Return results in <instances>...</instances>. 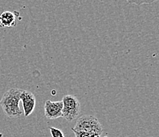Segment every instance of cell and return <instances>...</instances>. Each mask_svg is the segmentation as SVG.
I'll return each mask as SVG.
<instances>
[{
  "label": "cell",
  "instance_id": "obj_6",
  "mask_svg": "<svg viewBox=\"0 0 159 137\" xmlns=\"http://www.w3.org/2000/svg\"><path fill=\"white\" fill-rule=\"evenodd\" d=\"M0 25L2 27H13L16 25L15 16L11 11H4L0 14Z\"/></svg>",
  "mask_w": 159,
  "mask_h": 137
},
{
  "label": "cell",
  "instance_id": "obj_2",
  "mask_svg": "<svg viewBox=\"0 0 159 137\" xmlns=\"http://www.w3.org/2000/svg\"><path fill=\"white\" fill-rule=\"evenodd\" d=\"M73 132H94L102 135L103 128L98 118L92 115H83L77 120L75 126L71 128Z\"/></svg>",
  "mask_w": 159,
  "mask_h": 137
},
{
  "label": "cell",
  "instance_id": "obj_3",
  "mask_svg": "<svg viewBox=\"0 0 159 137\" xmlns=\"http://www.w3.org/2000/svg\"><path fill=\"white\" fill-rule=\"evenodd\" d=\"M62 103V116L67 121H73L80 113L81 105L79 99L74 95L67 94L63 97Z\"/></svg>",
  "mask_w": 159,
  "mask_h": 137
},
{
  "label": "cell",
  "instance_id": "obj_1",
  "mask_svg": "<svg viewBox=\"0 0 159 137\" xmlns=\"http://www.w3.org/2000/svg\"><path fill=\"white\" fill-rule=\"evenodd\" d=\"M22 90L18 88H11L3 94L0 101L2 110L7 116L11 118L19 117L22 111L19 108L20 98Z\"/></svg>",
  "mask_w": 159,
  "mask_h": 137
},
{
  "label": "cell",
  "instance_id": "obj_5",
  "mask_svg": "<svg viewBox=\"0 0 159 137\" xmlns=\"http://www.w3.org/2000/svg\"><path fill=\"white\" fill-rule=\"evenodd\" d=\"M20 101L22 103L23 109H24L25 116H30L34 111L36 106V98L33 93L27 90H22L20 98Z\"/></svg>",
  "mask_w": 159,
  "mask_h": 137
},
{
  "label": "cell",
  "instance_id": "obj_8",
  "mask_svg": "<svg viewBox=\"0 0 159 137\" xmlns=\"http://www.w3.org/2000/svg\"><path fill=\"white\" fill-rule=\"evenodd\" d=\"M49 130L52 137H65L63 132L60 129H58L54 127H49Z\"/></svg>",
  "mask_w": 159,
  "mask_h": 137
},
{
  "label": "cell",
  "instance_id": "obj_4",
  "mask_svg": "<svg viewBox=\"0 0 159 137\" xmlns=\"http://www.w3.org/2000/svg\"><path fill=\"white\" fill-rule=\"evenodd\" d=\"M63 103L60 102H52L47 100L44 104V115L49 120L58 119L62 116Z\"/></svg>",
  "mask_w": 159,
  "mask_h": 137
},
{
  "label": "cell",
  "instance_id": "obj_7",
  "mask_svg": "<svg viewBox=\"0 0 159 137\" xmlns=\"http://www.w3.org/2000/svg\"><path fill=\"white\" fill-rule=\"evenodd\" d=\"M75 137H101V135L94 132H74Z\"/></svg>",
  "mask_w": 159,
  "mask_h": 137
}]
</instances>
